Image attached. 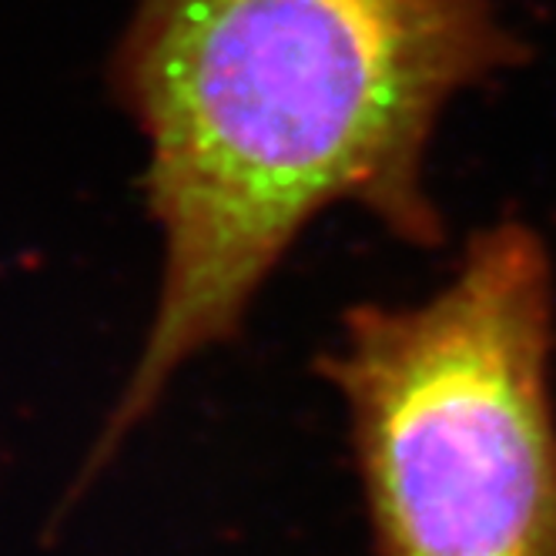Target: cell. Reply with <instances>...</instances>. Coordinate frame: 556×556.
I'll return each mask as SVG.
<instances>
[{"mask_svg": "<svg viewBox=\"0 0 556 556\" xmlns=\"http://www.w3.org/2000/svg\"><path fill=\"white\" fill-rule=\"evenodd\" d=\"M516 54L490 0H138L111 85L148 141L162 289L88 476L238 332L315 215L359 205L406 245H443L432 131Z\"/></svg>", "mask_w": 556, "mask_h": 556, "instance_id": "6da1fadb", "label": "cell"}, {"mask_svg": "<svg viewBox=\"0 0 556 556\" xmlns=\"http://www.w3.org/2000/svg\"><path fill=\"white\" fill-rule=\"evenodd\" d=\"M553 265L523 222L472 235L419 305H355L326 376L372 556H556Z\"/></svg>", "mask_w": 556, "mask_h": 556, "instance_id": "7a4b0ae2", "label": "cell"}]
</instances>
